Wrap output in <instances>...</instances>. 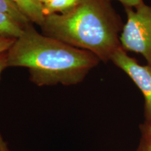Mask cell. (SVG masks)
<instances>
[{
    "instance_id": "cell-1",
    "label": "cell",
    "mask_w": 151,
    "mask_h": 151,
    "mask_svg": "<svg viewBox=\"0 0 151 151\" xmlns=\"http://www.w3.org/2000/svg\"><path fill=\"white\" fill-rule=\"evenodd\" d=\"M100 60L88 50L76 48L37 32L29 24L7 51V67L29 69L38 86L81 82Z\"/></svg>"
},
{
    "instance_id": "cell-2",
    "label": "cell",
    "mask_w": 151,
    "mask_h": 151,
    "mask_svg": "<svg viewBox=\"0 0 151 151\" xmlns=\"http://www.w3.org/2000/svg\"><path fill=\"white\" fill-rule=\"evenodd\" d=\"M46 36L88 50L107 62L119 48L123 26L104 0H82L63 14L46 16L41 26Z\"/></svg>"
},
{
    "instance_id": "cell-3",
    "label": "cell",
    "mask_w": 151,
    "mask_h": 151,
    "mask_svg": "<svg viewBox=\"0 0 151 151\" xmlns=\"http://www.w3.org/2000/svg\"><path fill=\"white\" fill-rule=\"evenodd\" d=\"M127 21L120 41L124 50L142 55L151 65V6L144 3L136 8H126Z\"/></svg>"
},
{
    "instance_id": "cell-4",
    "label": "cell",
    "mask_w": 151,
    "mask_h": 151,
    "mask_svg": "<svg viewBox=\"0 0 151 151\" xmlns=\"http://www.w3.org/2000/svg\"><path fill=\"white\" fill-rule=\"evenodd\" d=\"M111 61L127 74L144 97V124L151 126V65H141L122 48L117 50Z\"/></svg>"
},
{
    "instance_id": "cell-5",
    "label": "cell",
    "mask_w": 151,
    "mask_h": 151,
    "mask_svg": "<svg viewBox=\"0 0 151 151\" xmlns=\"http://www.w3.org/2000/svg\"><path fill=\"white\" fill-rule=\"evenodd\" d=\"M30 21L42 26L45 20L43 6L37 0H12Z\"/></svg>"
},
{
    "instance_id": "cell-6",
    "label": "cell",
    "mask_w": 151,
    "mask_h": 151,
    "mask_svg": "<svg viewBox=\"0 0 151 151\" xmlns=\"http://www.w3.org/2000/svg\"><path fill=\"white\" fill-rule=\"evenodd\" d=\"M24 28L14 18L0 11V37L17 39L23 33Z\"/></svg>"
},
{
    "instance_id": "cell-7",
    "label": "cell",
    "mask_w": 151,
    "mask_h": 151,
    "mask_svg": "<svg viewBox=\"0 0 151 151\" xmlns=\"http://www.w3.org/2000/svg\"><path fill=\"white\" fill-rule=\"evenodd\" d=\"M82 0H50L48 3L43 4V13L46 16L58 13L63 14L74 8Z\"/></svg>"
},
{
    "instance_id": "cell-8",
    "label": "cell",
    "mask_w": 151,
    "mask_h": 151,
    "mask_svg": "<svg viewBox=\"0 0 151 151\" xmlns=\"http://www.w3.org/2000/svg\"><path fill=\"white\" fill-rule=\"evenodd\" d=\"M0 11L14 18L24 27L28 25L30 22L12 0H0Z\"/></svg>"
},
{
    "instance_id": "cell-9",
    "label": "cell",
    "mask_w": 151,
    "mask_h": 151,
    "mask_svg": "<svg viewBox=\"0 0 151 151\" xmlns=\"http://www.w3.org/2000/svg\"><path fill=\"white\" fill-rule=\"evenodd\" d=\"M6 62H7V52H4L0 55V76L2 72V71L7 67L6 66ZM0 151H10L9 148H7L6 143L4 142L3 140L2 137H1V134H0Z\"/></svg>"
},
{
    "instance_id": "cell-10",
    "label": "cell",
    "mask_w": 151,
    "mask_h": 151,
    "mask_svg": "<svg viewBox=\"0 0 151 151\" xmlns=\"http://www.w3.org/2000/svg\"><path fill=\"white\" fill-rule=\"evenodd\" d=\"M16 39L0 37V55L7 52L13 46Z\"/></svg>"
},
{
    "instance_id": "cell-11",
    "label": "cell",
    "mask_w": 151,
    "mask_h": 151,
    "mask_svg": "<svg viewBox=\"0 0 151 151\" xmlns=\"http://www.w3.org/2000/svg\"><path fill=\"white\" fill-rule=\"evenodd\" d=\"M137 151H151V137L142 134Z\"/></svg>"
},
{
    "instance_id": "cell-12",
    "label": "cell",
    "mask_w": 151,
    "mask_h": 151,
    "mask_svg": "<svg viewBox=\"0 0 151 151\" xmlns=\"http://www.w3.org/2000/svg\"><path fill=\"white\" fill-rule=\"evenodd\" d=\"M125 6L126 8H136L143 4V0H118Z\"/></svg>"
},
{
    "instance_id": "cell-13",
    "label": "cell",
    "mask_w": 151,
    "mask_h": 151,
    "mask_svg": "<svg viewBox=\"0 0 151 151\" xmlns=\"http://www.w3.org/2000/svg\"><path fill=\"white\" fill-rule=\"evenodd\" d=\"M139 128L141 132V134L143 135L148 136L149 137H151V126L147 125V124H141L139 125Z\"/></svg>"
},
{
    "instance_id": "cell-14",
    "label": "cell",
    "mask_w": 151,
    "mask_h": 151,
    "mask_svg": "<svg viewBox=\"0 0 151 151\" xmlns=\"http://www.w3.org/2000/svg\"><path fill=\"white\" fill-rule=\"evenodd\" d=\"M37 1L42 4H45L48 3V1H50V0H37Z\"/></svg>"
}]
</instances>
